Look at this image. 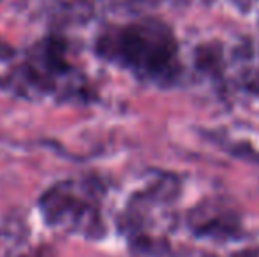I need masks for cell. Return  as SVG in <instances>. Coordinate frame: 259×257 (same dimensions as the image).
Listing matches in <instances>:
<instances>
[{
  "instance_id": "obj_1",
  "label": "cell",
  "mask_w": 259,
  "mask_h": 257,
  "mask_svg": "<svg viewBox=\"0 0 259 257\" xmlns=\"http://www.w3.org/2000/svg\"><path fill=\"white\" fill-rule=\"evenodd\" d=\"M97 52L113 64L129 69L136 78L171 85L182 72L177 35L159 20H141L106 30Z\"/></svg>"
}]
</instances>
